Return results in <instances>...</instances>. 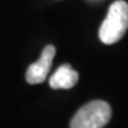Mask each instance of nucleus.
I'll use <instances>...</instances> for the list:
<instances>
[{
	"label": "nucleus",
	"instance_id": "1",
	"mask_svg": "<svg viewBox=\"0 0 128 128\" xmlns=\"http://www.w3.org/2000/svg\"><path fill=\"white\" fill-rule=\"evenodd\" d=\"M128 30V4L124 0H116L110 5L107 17L101 24L98 37L107 45L119 42Z\"/></svg>",
	"mask_w": 128,
	"mask_h": 128
},
{
	"label": "nucleus",
	"instance_id": "2",
	"mask_svg": "<svg viewBox=\"0 0 128 128\" xmlns=\"http://www.w3.org/2000/svg\"><path fill=\"white\" fill-rule=\"evenodd\" d=\"M112 119V107L106 101L95 100L77 110L70 128H103Z\"/></svg>",
	"mask_w": 128,
	"mask_h": 128
},
{
	"label": "nucleus",
	"instance_id": "3",
	"mask_svg": "<svg viewBox=\"0 0 128 128\" xmlns=\"http://www.w3.org/2000/svg\"><path fill=\"white\" fill-rule=\"evenodd\" d=\"M56 55V48L54 45H46L36 63H32L26 71V81L30 84H39L43 83L48 77L50 71L52 60Z\"/></svg>",
	"mask_w": 128,
	"mask_h": 128
},
{
	"label": "nucleus",
	"instance_id": "4",
	"mask_svg": "<svg viewBox=\"0 0 128 128\" xmlns=\"http://www.w3.org/2000/svg\"><path fill=\"white\" fill-rule=\"evenodd\" d=\"M78 82V72L69 64H63L49 80L52 89H70Z\"/></svg>",
	"mask_w": 128,
	"mask_h": 128
}]
</instances>
